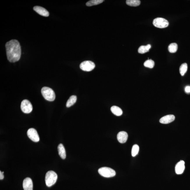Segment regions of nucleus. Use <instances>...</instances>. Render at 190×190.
I'll use <instances>...</instances> for the list:
<instances>
[{"label":"nucleus","mask_w":190,"mask_h":190,"mask_svg":"<svg viewBox=\"0 0 190 190\" xmlns=\"http://www.w3.org/2000/svg\"><path fill=\"white\" fill-rule=\"evenodd\" d=\"M151 48L150 45L148 44L146 45H142L139 47L138 49V52L139 53L143 54L147 53L149 51V49Z\"/></svg>","instance_id":"16"},{"label":"nucleus","mask_w":190,"mask_h":190,"mask_svg":"<svg viewBox=\"0 0 190 190\" xmlns=\"http://www.w3.org/2000/svg\"><path fill=\"white\" fill-rule=\"evenodd\" d=\"M111 110L114 115L119 116L122 115V111L120 107L117 106H113L111 108Z\"/></svg>","instance_id":"15"},{"label":"nucleus","mask_w":190,"mask_h":190,"mask_svg":"<svg viewBox=\"0 0 190 190\" xmlns=\"http://www.w3.org/2000/svg\"><path fill=\"white\" fill-rule=\"evenodd\" d=\"M188 65L186 63H183L180 68V72L181 75L183 76H184L187 71Z\"/></svg>","instance_id":"21"},{"label":"nucleus","mask_w":190,"mask_h":190,"mask_svg":"<svg viewBox=\"0 0 190 190\" xmlns=\"http://www.w3.org/2000/svg\"><path fill=\"white\" fill-rule=\"evenodd\" d=\"M169 51L171 53H175L177 52L178 49V45L176 43H171L169 45L168 48Z\"/></svg>","instance_id":"20"},{"label":"nucleus","mask_w":190,"mask_h":190,"mask_svg":"<svg viewBox=\"0 0 190 190\" xmlns=\"http://www.w3.org/2000/svg\"><path fill=\"white\" fill-rule=\"evenodd\" d=\"M77 100V97L75 95H72L70 97L66 103L67 107H71L75 104Z\"/></svg>","instance_id":"17"},{"label":"nucleus","mask_w":190,"mask_h":190,"mask_svg":"<svg viewBox=\"0 0 190 190\" xmlns=\"http://www.w3.org/2000/svg\"><path fill=\"white\" fill-rule=\"evenodd\" d=\"M58 149L60 157L63 159H65L66 158V152L63 144H60L58 146Z\"/></svg>","instance_id":"14"},{"label":"nucleus","mask_w":190,"mask_h":190,"mask_svg":"<svg viewBox=\"0 0 190 190\" xmlns=\"http://www.w3.org/2000/svg\"><path fill=\"white\" fill-rule=\"evenodd\" d=\"M154 26L159 28H164L168 26L169 23L167 20L162 18H157L153 22Z\"/></svg>","instance_id":"5"},{"label":"nucleus","mask_w":190,"mask_h":190,"mask_svg":"<svg viewBox=\"0 0 190 190\" xmlns=\"http://www.w3.org/2000/svg\"><path fill=\"white\" fill-rule=\"evenodd\" d=\"M185 91L187 93H190V86H187L185 88Z\"/></svg>","instance_id":"24"},{"label":"nucleus","mask_w":190,"mask_h":190,"mask_svg":"<svg viewBox=\"0 0 190 190\" xmlns=\"http://www.w3.org/2000/svg\"><path fill=\"white\" fill-rule=\"evenodd\" d=\"M98 172L101 175L105 177H111L115 176L116 173L114 170L110 168L104 167L100 168Z\"/></svg>","instance_id":"4"},{"label":"nucleus","mask_w":190,"mask_h":190,"mask_svg":"<svg viewBox=\"0 0 190 190\" xmlns=\"http://www.w3.org/2000/svg\"><path fill=\"white\" fill-rule=\"evenodd\" d=\"M34 10L41 16L48 17L49 13V12L45 8L40 6H35L33 8Z\"/></svg>","instance_id":"10"},{"label":"nucleus","mask_w":190,"mask_h":190,"mask_svg":"<svg viewBox=\"0 0 190 190\" xmlns=\"http://www.w3.org/2000/svg\"><path fill=\"white\" fill-rule=\"evenodd\" d=\"M58 179V175L56 173L53 171L47 172L45 176V182L47 186L50 187L55 184Z\"/></svg>","instance_id":"2"},{"label":"nucleus","mask_w":190,"mask_h":190,"mask_svg":"<svg viewBox=\"0 0 190 190\" xmlns=\"http://www.w3.org/2000/svg\"><path fill=\"white\" fill-rule=\"evenodd\" d=\"M4 175H3V173L2 172H1V171H0V179H1V180H3L4 179Z\"/></svg>","instance_id":"25"},{"label":"nucleus","mask_w":190,"mask_h":190,"mask_svg":"<svg viewBox=\"0 0 190 190\" xmlns=\"http://www.w3.org/2000/svg\"><path fill=\"white\" fill-rule=\"evenodd\" d=\"M175 119V117L173 115H168L165 116L159 120L160 123L164 124H167L171 123Z\"/></svg>","instance_id":"12"},{"label":"nucleus","mask_w":190,"mask_h":190,"mask_svg":"<svg viewBox=\"0 0 190 190\" xmlns=\"http://www.w3.org/2000/svg\"><path fill=\"white\" fill-rule=\"evenodd\" d=\"M80 67L81 69L83 71L90 72L95 68V65L93 62L86 61L80 64Z\"/></svg>","instance_id":"6"},{"label":"nucleus","mask_w":190,"mask_h":190,"mask_svg":"<svg viewBox=\"0 0 190 190\" xmlns=\"http://www.w3.org/2000/svg\"><path fill=\"white\" fill-rule=\"evenodd\" d=\"M128 134L125 132H119L117 136L118 140L121 143H124L127 142L128 138Z\"/></svg>","instance_id":"13"},{"label":"nucleus","mask_w":190,"mask_h":190,"mask_svg":"<svg viewBox=\"0 0 190 190\" xmlns=\"http://www.w3.org/2000/svg\"><path fill=\"white\" fill-rule=\"evenodd\" d=\"M103 0H91L86 3V5L88 6H96L101 4L103 2Z\"/></svg>","instance_id":"19"},{"label":"nucleus","mask_w":190,"mask_h":190,"mask_svg":"<svg viewBox=\"0 0 190 190\" xmlns=\"http://www.w3.org/2000/svg\"><path fill=\"white\" fill-rule=\"evenodd\" d=\"M41 93L45 100L52 102L55 99V92L51 88L48 87H43L41 90Z\"/></svg>","instance_id":"3"},{"label":"nucleus","mask_w":190,"mask_h":190,"mask_svg":"<svg viewBox=\"0 0 190 190\" xmlns=\"http://www.w3.org/2000/svg\"><path fill=\"white\" fill-rule=\"evenodd\" d=\"M27 135L29 138L33 142H37L40 141L39 136L37 131L33 128L29 129L27 132Z\"/></svg>","instance_id":"8"},{"label":"nucleus","mask_w":190,"mask_h":190,"mask_svg":"<svg viewBox=\"0 0 190 190\" xmlns=\"http://www.w3.org/2000/svg\"><path fill=\"white\" fill-rule=\"evenodd\" d=\"M23 188L24 190H33V183L29 177L26 178L23 182Z\"/></svg>","instance_id":"9"},{"label":"nucleus","mask_w":190,"mask_h":190,"mask_svg":"<svg viewBox=\"0 0 190 190\" xmlns=\"http://www.w3.org/2000/svg\"><path fill=\"white\" fill-rule=\"evenodd\" d=\"M127 4L131 6H137L141 4V1L139 0H127L126 1Z\"/></svg>","instance_id":"18"},{"label":"nucleus","mask_w":190,"mask_h":190,"mask_svg":"<svg viewBox=\"0 0 190 190\" xmlns=\"http://www.w3.org/2000/svg\"><path fill=\"white\" fill-rule=\"evenodd\" d=\"M21 108L22 111L25 113H29L33 110V106L31 102L27 100H24L22 102Z\"/></svg>","instance_id":"7"},{"label":"nucleus","mask_w":190,"mask_h":190,"mask_svg":"<svg viewBox=\"0 0 190 190\" xmlns=\"http://www.w3.org/2000/svg\"><path fill=\"white\" fill-rule=\"evenodd\" d=\"M6 55L8 60L11 63L18 61L21 58V45L17 40H11L6 44Z\"/></svg>","instance_id":"1"},{"label":"nucleus","mask_w":190,"mask_h":190,"mask_svg":"<svg viewBox=\"0 0 190 190\" xmlns=\"http://www.w3.org/2000/svg\"><path fill=\"white\" fill-rule=\"evenodd\" d=\"M185 163L184 161H180L176 164L175 170L176 174H181L184 173L185 169Z\"/></svg>","instance_id":"11"},{"label":"nucleus","mask_w":190,"mask_h":190,"mask_svg":"<svg viewBox=\"0 0 190 190\" xmlns=\"http://www.w3.org/2000/svg\"><path fill=\"white\" fill-rule=\"evenodd\" d=\"M144 65V66L150 68H153L155 65V63L154 61L152 60H148L145 62Z\"/></svg>","instance_id":"22"},{"label":"nucleus","mask_w":190,"mask_h":190,"mask_svg":"<svg viewBox=\"0 0 190 190\" xmlns=\"http://www.w3.org/2000/svg\"><path fill=\"white\" fill-rule=\"evenodd\" d=\"M139 147L137 144H135L133 146L132 151V155L133 157H135L139 152Z\"/></svg>","instance_id":"23"}]
</instances>
